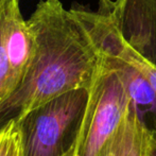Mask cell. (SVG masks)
<instances>
[{"mask_svg":"<svg viewBox=\"0 0 156 156\" xmlns=\"http://www.w3.org/2000/svg\"><path fill=\"white\" fill-rule=\"evenodd\" d=\"M3 2V1H2ZM0 3V102L11 93L10 65L3 43V6Z\"/></svg>","mask_w":156,"mask_h":156,"instance_id":"10","label":"cell"},{"mask_svg":"<svg viewBox=\"0 0 156 156\" xmlns=\"http://www.w3.org/2000/svg\"><path fill=\"white\" fill-rule=\"evenodd\" d=\"M2 1H3V0H0V3H1V2H2Z\"/></svg>","mask_w":156,"mask_h":156,"instance_id":"11","label":"cell"},{"mask_svg":"<svg viewBox=\"0 0 156 156\" xmlns=\"http://www.w3.org/2000/svg\"><path fill=\"white\" fill-rule=\"evenodd\" d=\"M124 41L156 66V0H100Z\"/></svg>","mask_w":156,"mask_h":156,"instance_id":"4","label":"cell"},{"mask_svg":"<svg viewBox=\"0 0 156 156\" xmlns=\"http://www.w3.org/2000/svg\"><path fill=\"white\" fill-rule=\"evenodd\" d=\"M85 107L63 156H106L107 147L129 106L118 72L102 55Z\"/></svg>","mask_w":156,"mask_h":156,"instance_id":"2","label":"cell"},{"mask_svg":"<svg viewBox=\"0 0 156 156\" xmlns=\"http://www.w3.org/2000/svg\"><path fill=\"white\" fill-rule=\"evenodd\" d=\"M88 88H78L49 101L19 123L27 156H63L66 139L85 107Z\"/></svg>","mask_w":156,"mask_h":156,"instance_id":"3","label":"cell"},{"mask_svg":"<svg viewBox=\"0 0 156 156\" xmlns=\"http://www.w3.org/2000/svg\"><path fill=\"white\" fill-rule=\"evenodd\" d=\"M0 156H27L23 127L15 120L0 127Z\"/></svg>","mask_w":156,"mask_h":156,"instance_id":"9","label":"cell"},{"mask_svg":"<svg viewBox=\"0 0 156 156\" xmlns=\"http://www.w3.org/2000/svg\"><path fill=\"white\" fill-rule=\"evenodd\" d=\"M106 156H156V134L129 106Z\"/></svg>","mask_w":156,"mask_h":156,"instance_id":"8","label":"cell"},{"mask_svg":"<svg viewBox=\"0 0 156 156\" xmlns=\"http://www.w3.org/2000/svg\"><path fill=\"white\" fill-rule=\"evenodd\" d=\"M28 23L36 52L19 84L0 102V127L21 122L68 91L88 88L101 61L88 33L61 0H41Z\"/></svg>","mask_w":156,"mask_h":156,"instance_id":"1","label":"cell"},{"mask_svg":"<svg viewBox=\"0 0 156 156\" xmlns=\"http://www.w3.org/2000/svg\"><path fill=\"white\" fill-rule=\"evenodd\" d=\"M2 6L3 43L10 65L12 93L32 63L36 52V41L28 20L21 15L19 0H3Z\"/></svg>","mask_w":156,"mask_h":156,"instance_id":"6","label":"cell"},{"mask_svg":"<svg viewBox=\"0 0 156 156\" xmlns=\"http://www.w3.org/2000/svg\"><path fill=\"white\" fill-rule=\"evenodd\" d=\"M70 11L88 33L99 53L119 58L131 63L146 76L156 91V66L139 55L125 43L105 13L100 10L94 12L81 6H72ZM154 133L156 134V132Z\"/></svg>","mask_w":156,"mask_h":156,"instance_id":"5","label":"cell"},{"mask_svg":"<svg viewBox=\"0 0 156 156\" xmlns=\"http://www.w3.org/2000/svg\"><path fill=\"white\" fill-rule=\"evenodd\" d=\"M118 72L129 99V106L152 131L156 132V91L144 73L131 63L100 54Z\"/></svg>","mask_w":156,"mask_h":156,"instance_id":"7","label":"cell"}]
</instances>
